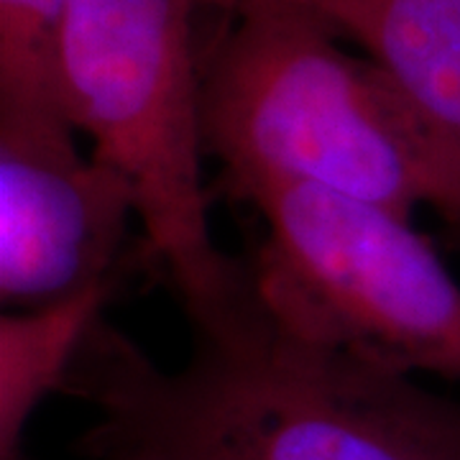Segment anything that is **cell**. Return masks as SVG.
Listing matches in <instances>:
<instances>
[{"label":"cell","mask_w":460,"mask_h":460,"mask_svg":"<svg viewBox=\"0 0 460 460\" xmlns=\"http://www.w3.org/2000/svg\"><path fill=\"white\" fill-rule=\"evenodd\" d=\"M62 115H0V302L33 310L120 281L136 205Z\"/></svg>","instance_id":"5"},{"label":"cell","mask_w":460,"mask_h":460,"mask_svg":"<svg viewBox=\"0 0 460 460\" xmlns=\"http://www.w3.org/2000/svg\"><path fill=\"white\" fill-rule=\"evenodd\" d=\"M202 57L205 154L230 198L299 184L410 217L429 208L460 235V172L402 84L341 47L323 16L259 8Z\"/></svg>","instance_id":"2"},{"label":"cell","mask_w":460,"mask_h":460,"mask_svg":"<svg viewBox=\"0 0 460 460\" xmlns=\"http://www.w3.org/2000/svg\"><path fill=\"white\" fill-rule=\"evenodd\" d=\"M198 0H69L59 98L93 156L128 184L144 259L164 271L192 332L230 325L253 305L246 261L210 230L202 177Z\"/></svg>","instance_id":"3"},{"label":"cell","mask_w":460,"mask_h":460,"mask_svg":"<svg viewBox=\"0 0 460 460\" xmlns=\"http://www.w3.org/2000/svg\"><path fill=\"white\" fill-rule=\"evenodd\" d=\"M235 199L263 220L246 266L277 328L392 374L460 384V281L410 217L299 184Z\"/></svg>","instance_id":"4"},{"label":"cell","mask_w":460,"mask_h":460,"mask_svg":"<svg viewBox=\"0 0 460 460\" xmlns=\"http://www.w3.org/2000/svg\"><path fill=\"white\" fill-rule=\"evenodd\" d=\"M330 23L402 84L460 172V0H343Z\"/></svg>","instance_id":"6"},{"label":"cell","mask_w":460,"mask_h":460,"mask_svg":"<svg viewBox=\"0 0 460 460\" xmlns=\"http://www.w3.org/2000/svg\"><path fill=\"white\" fill-rule=\"evenodd\" d=\"M120 281L33 310L0 314V460H26L23 435L49 394L65 392L90 330Z\"/></svg>","instance_id":"7"},{"label":"cell","mask_w":460,"mask_h":460,"mask_svg":"<svg viewBox=\"0 0 460 460\" xmlns=\"http://www.w3.org/2000/svg\"><path fill=\"white\" fill-rule=\"evenodd\" d=\"M69 0H0V115H65L59 39Z\"/></svg>","instance_id":"8"},{"label":"cell","mask_w":460,"mask_h":460,"mask_svg":"<svg viewBox=\"0 0 460 460\" xmlns=\"http://www.w3.org/2000/svg\"><path fill=\"white\" fill-rule=\"evenodd\" d=\"M199 5L208 8H220L230 16H241L248 11H259V8H277V5H287V8H302V11H313L317 16H323L330 23L332 11L341 5V0H198Z\"/></svg>","instance_id":"9"},{"label":"cell","mask_w":460,"mask_h":460,"mask_svg":"<svg viewBox=\"0 0 460 460\" xmlns=\"http://www.w3.org/2000/svg\"><path fill=\"white\" fill-rule=\"evenodd\" d=\"M62 394L95 411L83 460H460L458 399L296 341L259 302L192 332L180 368L102 317Z\"/></svg>","instance_id":"1"}]
</instances>
